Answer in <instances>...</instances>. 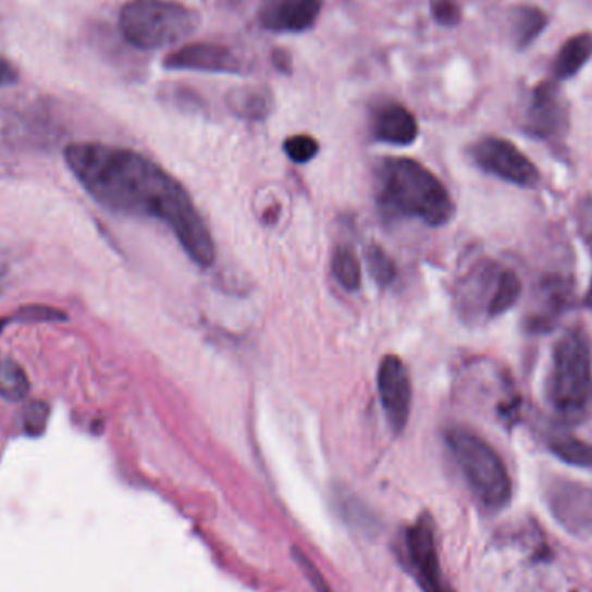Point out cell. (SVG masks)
<instances>
[{
  "instance_id": "8fae6325",
  "label": "cell",
  "mask_w": 592,
  "mask_h": 592,
  "mask_svg": "<svg viewBox=\"0 0 592 592\" xmlns=\"http://www.w3.org/2000/svg\"><path fill=\"white\" fill-rule=\"evenodd\" d=\"M326 0H263L260 23L274 34H301L316 25Z\"/></svg>"
},
{
  "instance_id": "d6986e66",
  "label": "cell",
  "mask_w": 592,
  "mask_h": 592,
  "mask_svg": "<svg viewBox=\"0 0 592 592\" xmlns=\"http://www.w3.org/2000/svg\"><path fill=\"white\" fill-rule=\"evenodd\" d=\"M333 275L336 278L343 288L348 292H356L362 283V269H360L359 259L356 251L351 250L350 246H338L333 255L331 262Z\"/></svg>"
},
{
  "instance_id": "ffe728a7",
  "label": "cell",
  "mask_w": 592,
  "mask_h": 592,
  "mask_svg": "<svg viewBox=\"0 0 592 592\" xmlns=\"http://www.w3.org/2000/svg\"><path fill=\"white\" fill-rule=\"evenodd\" d=\"M551 453L567 465L592 468V445L576 436H556L550 442Z\"/></svg>"
},
{
  "instance_id": "9c48e42d",
  "label": "cell",
  "mask_w": 592,
  "mask_h": 592,
  "mask_svg": "<svg viewBox=\"0 0 592 592\" xmlns=\"http://www.w3.org/2000/svg\"><path fill=\"white\" fill-rule=\"evenodd\" d=\"M568 127L567 101L556 82H541L525 111L523 131L533 139L550 140Z\"/></svg>"
},
{
  "instance_id": "44dd1931",
  "label": "cell",
  "mask_w": 592,
  "mask_h": 592,
  "mask_svg": "<svg viewBox=\"0 0 592 592\" xmlns=\"http://www.w3.org/2000/svg\"><path fill=\"white\" fill-rule=\"evenodd\" d=\"M366 262H368L369 274L372 275V280L377 281L381 286H388L395 280L397 271H395L394 260L390 259V255L381 246H368Z\"/></svg>"
},
{
  "instance_id": "6da1fadb",
  "label": "cell",
  "mask_w": 592,
  "mask_h": 592,
  "mask_svg": "<svg viewBox=\"0 0 592 592\" xmlns=\"http://www.w3.org/2000/svg\"><path fill=\"white\" fill-rule=\"evenodd\" d=\"M76 181L102 207L123 215L146 217L165 224L193 262H215V243L207 222L183 184L140 152L99 143L64 149Z\"/></svg>"
},
{
  "instance_id": "484cf974",
  "label": "cell",
  "mask_w": 592,
  "mask_h": 592,
  "mask_svg": "<svg viewBox=\"0 0 592 592\" xmlns=\"http://www.w3.org/2000/svg\"><path fill=\"white\" fill-rule=\"evenodd\" d=\"M17 76L20 75H17L14 64L5 60V58H0V87L16 84Z\"/></svg>"
},
{
  "instance_id": "5b68a950",
  "label": "cell",
  "mask_w": 592,
  "mask_h": 592,
  "mask_svg": "<svg viewBox=\"0 0 592 592\" xmlns=\"http://www.w3.org/2000/svg\"><path fill=\"white\" fill-rule=\"evenodd\" d=\"M547 394L565 418H579L591 406L592 347L582 328H571L556 342Z\"/></svg>"
},
{
  "instance_id": "603a6c76",
  "label": "cell",
  "mask_w": 592,
  "mask_h": 592,
  "mask_svg": "<svg viewBox=\"0 0 592 592\" xmlns=\"http://www.w3.org/2000/svg\"><path fill=\"white\" fill-rule=\"evenodd\" d=\"M430 11L439 25L454 28L462 20L461 5L457 0H430Z\"/></svg>"
},
{
  "instance_id": "3957f363",
  "label": "cell",
  "mask_w": 592,
  "mask_h": 592,
  "mask_svg": "<svg viewBox=\"0 0 592 592\" xmlns=\"http://www.w3.org/2000/svg\"><path fill=\"white\" fill-rule=\"evenodd\" d=\"M445 444L480 508L491 513L506 508L511 501V477L494 447L459 427L447 430Z\"/></svg>"
},
{
  "instance_id": "30bf717a",
  "label": "cell",
  "mask_w": 592,
  "mask_h": 592,
  "mask_svg": "<svg viewBox=\"0 0 592 592\" xmlns=\"http://www.w3.org/2000/svg\"><path fill=\"white\" fill-rule=\"evenodd\" d=\"M166 70H187V72L222 73L242 75L245 64L236 52L219 44H186L170 52L163 60Z\"/></svg>"
},
{
  "instance_id": "cb8c5ba5",
  "label": "cell",
  "mask_w": 592,
  "mask_h": 592,
  "mask_svg": "<svg viewBox=\"0 0 592 592\" xmlns=\"http://www.w3.org/2000/svg\"><path fill=\"white\" fill-rule=\"evenodd\" d=\"M47 418H49V406L46 403L35 400V403L28 404L25 410V418H23L25 432L32 436L40 435L46 430Z\"/></svg>"
},
{
  "instance_id": "5bb4252c",
  "label": "cell",
  "mask_w": 592,
  "mask_h": 592,
  "mask_svg": "<svg viewBox=\"0 0 592 592\" xmlns=\"http://www.w3.org/2000/svg\"><path fill=\"white\" fill-rule=\"evenodd\" d=\"M227 104L239 119L260 122L266 120L272 110V96L269 90L254 85L236 87L227 94Z\"/></svg>"
},
{
  "instance_id": "4fadbf2b",
  "label": "cell",
  "mask_w": 592,
  "mask_h": 592,
  "mask_svg": "<svg viewBox=\"0 0 592 592\" xmlns=\"http://www.w3.org/2000/svg\"><path fill=\"white\" fill-rule=\"evenodd\" d=\"M371 134L385 145L409 146L418 139V120L398 102H381L371 113Z\"/></svg>"
},
{
  "instance_id": "8992f818",
  "label": "cell",
  "mask_w": 592,
  "mask_h": 592,
  "mask_svg": "<svg viewBox=\"0 0 592 592\" xmlns=\"http://www.w3.org/2000/svg\"><path fill=\"white\" fill-rule=\"evenodd\" d=\"M404 563L423 592H454L442 571L436 550L435 525L430 515H421L407 527L403 539Z\"/></svg>"
},
{
  "instance_id": "2e32d148",
  "label": "cell",
  "mask_w": 592,
  "mask_h": 592,
  "mask_svg": "<svg viewBox=\"0 0 592 592\" xmlns=\"http://www.w3.org/2000/svg\"><path fill=\"white\" fill-rule=\"evenodd\" d=\"M547 16L542 9L533 5H520L513 11L511 35L517 49L523 51L544 32Z\"/></svg>"
},
{
  "instance_id": "52a82bcc",
  "label": "cell",
  "mask_w": 592,
  "mask_h": 592,
  "mask_svg": "<svg viewBox=\"0 0 592 592\" xmlns=\"http://www.w3.org/2000/svg\"><path fill=\"white\" fill-rule=\"evenodd\" d=\"M471 158L486 174L525 189H532L541 181L538 166L503 137H483L471 148Z\"/></svg>"
},
{
  "instance_id": "4316f807",
  "label": "cell",
  "mask_w": 592,
  "mask_h": 592,
  "mask_svg": "<svg viewBox=\"0 0 592 592\" xmlns=\"http://www.w3.org/2000/svg\"><path fill=\"white\" fill-rule=\"evenodd\" d=\"M272 63H274L278 72L292 73V55L283 49H275L274 55H272Z\"/></svg>"
},
{
  "instance_id": "ba28073f",
  "label": "cell",
  "mask_w": 592,
  "mask_h": 592,
  "mask_svg": "<svg viewBox=\"0 0 592 592\" xmlns=\"http://www.w3.org/2000/svg\"><path fill=\"white\" fill-rule=\"evenodd\" d=\"M378 392L390 430L403 433L412 406V385L403 359L394 354L383 357L378 369Z\"/></svg>"
},
{
  "instance_id": "7a4b0ae2",
  "label": "cell",
  "mask_w": 592,
  "mask_h": 592,
  "mask_svg": "<svg viewBox=\"0 0 592 592\" xmlns=\"http://www.w3.org/2000/svg\"><path fill=\"white\" fill-rule=\"evenodd\" d=\"M377 201L386 219H416L432 227L448 224L456 213V205L441 178L410 158L381 161Z\"/></svg>"
},
{
  "instance_id": "277c9868",
  "label": "cell",
  "mask_w": 592,
  "mask_h": 592,
  "mask_svg": "<svg viewBox=\"0 0 592 592\" xmlns=\"http://www.w3.org/2000/svg\"><path fill=\"white\" fill-rule=\"evenodd\" d=\"M199 14L177 0H128L120 11V32L140 51H157L198 30Z\"/></svg>"
},
{
  "instance_id": "d4e9b609",
  "label": "cell",
  "mask_w": 592,
  "mask_h": 592,
  "mask_svg": "<svg viewBox=\"0 0 592 592\" xmlns=\"http://www.w3.org/2000/svg\"><path fill=\"white\" fill-rule=\"evenodd\" d=\"M293 558H295L296 565L301 568L305 577L309 579L310 585H312L313 591L316 592H333L331 591L330 584H328L326 579L322 577L321 571L318 570V567L313 565L312 559L307 558V556L301 553L300 550H293Z\"/></svg>"
},
{
  "instance_id": "ac0fdd59",
  "label": "cell",
  "mask_w": 592,
  "mask_h": 592,
  "mask_svg": "<svg viewBox=\"0 0 592 592\" xmlns=\"http://www.w3.org/2000/svg\"><path fill=\"white\" fill-rule=\"evenodd\" d=\"M30 392V381L22 366L13 359H0V397L22 403Z\"/></svg>"
},
{
  "instance_id": "e0dca14e",
  "label": "cell",
  "mask_w": 592,
  "mask_h": 592,
  "mask_svg": "<svg viewBox=\"0 0 592 592\" xmlns=\"http://www.w3.org/2000/svg\"><path fill=\"white\" fill-rule=\"evenodd\" d=\"M521 280L515 271H499L495 278L494 292H492L491 300L486 305V313L491 318L503 316L508 312L511 307L517 305L521 296Z\"/></svg>"
},
{
  "instance_id": "7c38bea8",
  "label": "cell",
  "mask_w": 592,
  "mask_h": 592,
  "mask_svg": "<svg viewBox=\"0 0 592 592\" xmlns=\"http://www.w3.org/2000/svg\"><path fill=\"white\" fill-rule=\"evenodd\" d=\"M550 506L556 520L571 533L592 532V486L576 482L555 483L551 486Z\"/></svg>"
},
{
  "instance_id": "9a60e30c",
  "label": "cell",
  "mask_w": 592,
  "mask_h": 592,
  "mask_svg": "<svg viewBox=\"0 0 592 592\" xmlns=\"http://www.w3.org/2000/svg\"><path fill=\"white\" fill-rule=\"evenodd\" d=\"M592 58V34H579L568 38L556 55L553 72L558 81L576 76Z\"/></svg>"
},
{
  "instance_id": "83f0119b",
  "label": "cell",
  "mask_w": 592,
  "mask_h": 592,
  "mask_svg": "<svg viewBox=\"0 0 592 592\" xmlns=\"http://www.w3.org/2000/svg\"><path fill=\"white\" fill-rule=\"evenodd\" d=\"M11 321H17L16 316H14V318H0V333L5 330V326H8Z\"/></svg>"
},
{
  "instance_id": "7402d4cb",
  "label": "cell",
  "mask_w": 592,
  "mask_h": 592,
  "mask_svg": "<svg viewBox=\"0 0 592 592\" xmlns=\"http://www.w3.org/2000/svg\"><path fill=\"white\" fill-rule=\"evenodd\" d=\"M283 148L289 160L295 163H309L310 160L318 157L319 143L318 139H313L307 134H296V136L284 140Z\"/></svg>"
}]
</instances>
